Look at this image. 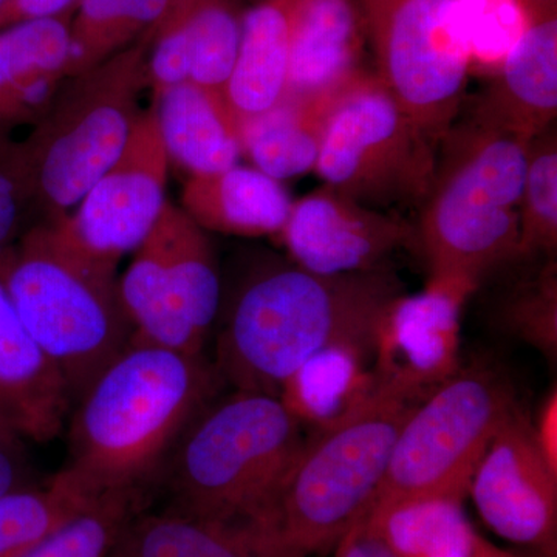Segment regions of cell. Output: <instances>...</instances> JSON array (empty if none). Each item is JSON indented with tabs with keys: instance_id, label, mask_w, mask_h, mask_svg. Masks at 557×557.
<instances>
[{
	"instance_id": "10",
	"label": "cell",
	"mask_w": 557,
	"mask_h": 557,
	"mask_svg": "<svg viewBox=\"0 0 557 557\" xmlns=\"http://www.w3.org/2000/svg\"><path fill=\"white\" fill-rule=\"evenodd\" d=\"M381 83L432 141L465 106L471 58L458 0H355Z\"/></svg>"
},
{
	"instance_id": "27",
	"label": "cell",
	"mask_w": 557,
	"mask_h": 557,
	"mask_svg": "<svg viewBox=\"0 0 557 557\" xmlns=\"http://www.w3.org/2000/svg\"><path fill=\"white\" fill-rule=\"evenodd\" d=\"M153 230L163 245L180 306L201 338L207 339L222 299L218 260L207 231L171 201L164 205Z\"/></svg>"
},
{
	"instance_id": "11",
	"label": "cell",
	"mask_w": 557,
	"mask_h": 557,
	"mask_svg": "<svg viewBox=\"0 0 557 557\" xmlns=\"http://www.w3.org/2000/svg\"><path fill=\"white\" fill-rule=\"evenodd\" d=\"M468 496L497 536L557 553V471L539 448L530 418L518 408L498 428L469 482Z\"/></svg>"
},
{
	"instance_id": "18",
	"label": "cell",
	"mask_w": 557,
	"mask_h": 557,
	"mask_svg": "<svg viewBox=\"0 0 557 557\" xmlns=\"http://www.w3.org/2000/svg\"><path fill=\"white\" fill-rule=\"evenodd\" d=\"M73 14L0 30V148L17 141L49 108L70 62Z\"/></svg>"
},
{
	"instance_id": "1",
	"label": "cell",
	"mask_w": 557,
	"mask_h": 557,
	"mask_svg": "<svg viewBox=\"0 0 557 557\" xmlns=\"http://www.w3.org/2000/svg\"><path fill=\"white\" fill-rule=\"evenodd\" d=\"M403 293L392 270L329 276L270 260L234 292L214 368L234 391L278 397L289 376L325 348L355 346L373 355L381 318Z\"/></svg>"
},
{
	"instance_id": "17",
	"label": "cell",
	"mask_w": 557,
	"mask_h": 557,
	"mask_svg": "<svg viewBox=\"0 0 557 557\" xmlns=\"http://www.w3.org/2000/svg\"><path fill=\"white\" fill-rule=\"evenodd\" d=\"M364 40L355 0H293L285 98L336 97L362 72Z\"/></svg>"
},
{
	"instance_id": "25",
	"label": "cell",
	"mask_w": 557,
	"mask_h": 557,
	"mask_svg": "<svg viewBox=\"0 0 557 557\" xmlns=\"http://www.w3.org/2000/svg\"><path fill=\"white\" fill-rule=\"evenodd\" d=\"M370 358V351L355 346L325 348L289 376L278 398L304 426H325L375 388L379 375L369 369Z\"/></svg>"
},
{
	"instance_id": "19",
	"label": "cell",
	"mask_w": 557,
	"mask_h": 557,
	"mask_svg": "<svg viewBox=\"0 0 557 557\" xmlns=\"http://www.w3.org/2000/svg\"><path fill=\"white\" fill-rule=\"evenodd\" d=\"M278 180L252 166L194 175L183 186L182 209L201 230L240 237H278L293 207Z\"/></svg>"
},
{
	"instance_id": "42",
	"label": "cell",
	"mask_w": 557,
	"mask_h": 557,
	"mask_svg": "<svg viewBox=\"0 0 557 557\" xmlns=\"http://www.w3.org/2000/svg\"><path fill=\"white\" fill-rule=\"evenodd\" d=\"M527 3V7H536V5H552V3H556V0H523Z\"/></svg>"
},
{
	"instance_id": "35",
	"label": "cell",
	"mask_w": 557,
	"mask_h": 557,
	"mask_svg": "<svg viewBox=\"0 0 557 557\" xmlns=\"http://www.w3.org/2000/svg\"><path fill=\"white\" fill-rule=\"evenodd\" d=\"M33 208L35 201L20 143L3 146L0 148V252L28 228L25 220Z\"/></svg>"
},
{
	"instance_id": "40",
	"label": "cell",
	"mask_w": 557,
	"mask_h": 557,
	"mask_svg": "<svg viewBox=\"0 0 557 557\" xmlns=\"http://www.w3.org/2000/svg\"><path fill=\"white\" fill-rule=\"evenodd\" d=\"M172 0H123L131 42L148 33L163 16Z\"/></svg>"
},
{
	"instance_id": "16",
	"label": "cell",
	"mask_w": 557,
	"mask_h": 557,
	"mask_svg": "<svg viewBox=\"0 0 557 557\" xmlns=\"http://www.w3.org/2000/svg\"><path fill=\"white\" fill-rule=\"evenodd\" d=\"M73 409L67 383L25 327L0 284V421L21 438L47 443Z\"/></svg>"
},
{
	"instance_id": "7",
	"label": "cell",
	"mask_w": 557,
	"mask_h": 557,
	"mask_svg": "<svg viewBox=\"0 0 557 557\" xmlns=\"http://www.w3.org/2000/svg\"><path fill=\"white\" fill-rule=\"evenodd\" d=\"M149 87L148 38L97 67L67 76L20 141L35 201L47 222L69 218L126 146Z\"/></svg>"
},
{
	"instance_id": "36",
	"label": "cell",
	"mask_w": 557,
	"mask_h": 557,
	"mask_svg": "<svg viewBox=\"0 0 557 557\" xmlns=\"http://www.w3.org/2000/svg\"><path fill=\"white\" fill-rule=\"evenodd\" d=\"M36 485L20 435L0 428V497Z\"/></svg>"
},
{
	"instance_id": "6",
	"label": "cell",
	"mask_w": 557,
	"mask_h": 557,
	"mask_svg": "<svg viewBox=\"0 0 557 557\" xmlns=\"http://www.w3.org/2000/svg\"><path fill=\"white\" fill-rule=\"evenodd\" d=\"M306 437L302 421L274 395L234 391L211 399L161 468L172 509L259 534Z\"/></svg>"
},
{
	"instance_id": "32",
	"label": "cell",
	"mask_w": 557,
	"mask_h": 557,
	"mask_svg": "<svg viewBox=\"0 0 557 557\" xmlns=\"http://www.w3.org/2000/svg\"><path fill=\"white\" fill-rule=\"evenodd\" d=\"M138 491H115L98 498L20 557H110L135 516Z\"/></svg>"
},
{
	"instance_id": "41",
	"label": "cell",
	"mask_w": 557,
	"mask_h": 557,
	"mask_svg": "<svg viewBox=\"0 0 557 557\" xmlns=\"http://www.w3.org/2000/svg\"><path fill=\"white\" fill-rule=\"evenodd\" d=\"M475 557H520L518 555H512V553L504 552V549L497 548L496 545L490 544V542L482 539L480 542V547L478 552V556Z\"/></svg>"
},
{
	"instance_id": "44",
	"label": "cell",
	"mask_w": 557,
	"mask_h": 557,
	"mask_svg": "<svg viewBox=\"0 0 557 557\" xmlns=\"http://www.w3.org/2000/svg\"><path fill=\"white\" fill-rule=\"evenodd\" d=\"M0 428H2V429H10V428H7L5 424L2 423V421H0ZM10 431H11V429H10Z\"/></svg>"
},
{
	"instance_id": "14",
	"label": "cell",
	"mask_w": 557,
	"mask_h": 557,
	"mask_svg": "<svg viewBox=\"0 0 557 557\" xmlns=\"http://www.w3.org/2000/svg\"><path fill=\"white\" fill-rule=\"evenodd\" d=\"M475 292L460 278L429 277L423 292L392 300L373 344L376 375L421 394L453 376L461 368V311Z\"/></svg>"
},
{
	"instance_id": "26",
	"label": "cell",
	"mask_w": 557,
	"mask_h": 557,
	"mask_svg": "<svg viewBox=\"0 0 557 557\" xmlns=\"http://www.w3.org/2000/svg\"><path fill=\"white\" fill-rule=\"evenodd\" d=\"M110 557H271L248 528L170 509L132 518Z\"/></svg>"
},
{
	"instance_id": "2",
	"label": "cell",
	"mask_w": 557,
	"mask_h": 557,
	"mask_svg": "<svg viewBox=\"0 0 557 557\" xmlns=\"http://www.w3.org/2000/svg\"><path fill=\"white\" fill-rule=\"evenodd\" d=\"M220 383L203 355L131 339L73 405L65 471L95 497L138 491Z\"/></svg>"
},
{
	"instance_id": "3",
	"label": "cell",
	"mask_w": 557,
	"mask_h": 557,
	"mask_svg": "<svg viewBox=\"0 0 557 557\" xmlns=\"http://www.w3.org/2000/svg\"><path fill=\"white\" fill-rule=\"evenodd\" d=\"M426 395L379 376L355 408L311 429L259 531L271 557L327 552L364 519L386 478L399 429Z\"/></svg>"
},
{
	"instance_id": "33",
	"label": "cell",
	"mask_w": 557,
	"mask_h": 557,
	"mask_svg": "<svg viewBox=\"0 0 557 557\" xmlns=\"http://www.w3.org/2000/svg\"><path fill=\"white\" fill-rule=\"evenodd\" d=\"M471 70L493 76L527 30L531 13L523 0H458Z\"/></svg>"
},
{
	"instance_id": "15",
	"label": "cell",
	"mask_w": 557,
	"mask_h": 557,
	"mask_svg": "<svg viewBox=\"0 0 557 557\" xmlns=\"http://www.w3.org/2000/svg\"><path fill=\"white\" fill-rule=\"evenodd\" d=\"M530 24L467 115L531 141L557 113L556 3L528 7Z\"/></svg>"
},
{
	"instance_id": "5",
	"label": "cell",
	"mask_w": 557,
	"mask_h": 557,
	"mask_svg": "<svg viewBox=\"0 0 557 557\" xmlns=\"http://www.w3.org/2000/svg\"><path fill=\"white\" fill-rule=\"evenodd\" d=\"M528 145L461 113L440 139L417 223L429 277L460 278L479 289L518 258Z\"/></svg>"
},
{
	"instance_id": "4",
	"label": "cell",
	"mask_w": 557,
	"mask_h": 557,
	"mask_svg": "<svg viewBox=\"0 0 557 557\" xmlns=\"http://www.w3.org/2000/svg\"><path fill=\"white\" fill-rule=\"evenodd\" d=\"M116 269L73 234L67 218L28 226L0 252V284L60 369L73 405L132 339Z\"/></svg>"
},
{
	"instance_id": "8",
	"label": "cell",
	"mask_w": 557,
	"mask_h": 557,
	"mask_svg": "<svg viewBox=\"0 0 557 557\" xmlns=\"http://www.w3.org/2000/svg\"><path fill=\"white\" fill-rule=\"evenodd\" d=\"M518 408L515 387L497 366L458 369L410 410L369 512L410 498L467 497L480 458Z\"/></svg>"
},
{
	"instance_id": "12",
	"label": "cell",
	"mask_w": 557,
	"mask_h": 557,
	"mask_svg": "<svg viewBox=\"0 0 557 557\" xmlns=\"http://www.w3.org/2000/svg\"><path fill=\"white\" fill-rule=\"evenodd\" d=\"M168 159L156 106L141 112L119 159L67 218L90 251L120 262L148 239L166 205Z\"/></svg>"
},
{
	"instance_id": "22",
	"label": "cell",
	"mask_w": 557,
	"mask_h": 557,
	"mask_svg": "<svg viewBox=\"0 0 557 557\" xmlns=\"http://www.w3.org/2000/svg\"><path fill=\"white\" fill-rule=\"evenodd\" d=\"M120 295L131 322L132 341L203 355L207 339L201 338L180 306L156 230L150 231L121 276Z\"/></svg>"
},
{
	"instance_id": "21",
	"label": "cell",
	"mask_w": 557,
	"mask_h": 557,
	"mask_svg": "<svg viewBox=\"0 0 557 557\" xmlns=\"http://www.w3.org/2000/svg\"><path fill=\"white\" fill-rule=\"evenodd\" d=\"M293 0H259L244 11L239 51L225 87L236 119L273 109L287 95Z\"/></svg>"
},
{
	"instance_id": "9",
	"label": "cell",
	"mask_w": 557,
	"mask_h": 557,
	"mask_svg": "<svg viewBox=\"0 0 557 557\" xmlns=\"http://www.w3.org/2000/svg\"><path fill=\"white\" fill-rule=\"evenodd\" d=\"M437 146L379 76L362 70L330 110L314 172L364 207L420 209L434 182Z\"/></svg>"
},
{
	"instance_id": "24",
	"label": "cell",
	"mask_w": 557,
	"mask_h": 557,
	"mask_svg": "<svg viewBox=\"0 0 557 557\" xmlns=\"http://www.w3.org/2000/svg\"><path fill=\"white\" fill-rule=\"evenodd\" d=\"M395 557H475L480 537L469 522L463 498H410L364 516Z\"/></svg>"
},
{
	"instance_id": "39",
	"label": "cell",
	"mask_w": 557,
	"mask_h": 557,
	"mask_svg": "<svg viewBox=\"0 0 557 557\" xmlns=\"http://www.w3.org/2000/svg\"><path fill=\"white\" fill-rule=\"evenodd\" d=\"M533 424L539 448L547 458L549 467L557 471V392L553 388L547 398L542 401Z\"/></svg>"
},
{
	"instance_id": "20",
	"label": "cell",
	"mask_w": 557,
	"mask_h": 557,
	"mask_svg": "<svg viewBox=\"0 0 557 557\" xmlns=\"http://www.w3.org/2000/svg\"><path fill=\"white\" fill-rule=\"evenodd\" d=\"M153 106L168 159L189 177L239 164V120L223 95L188 81L153 95Z\"/></svg>"
},
{
	"instance_id": "13",
	"label": "cell",
	"mask_w": 557,
	"mask_h": 557,
	"mask_svg": "<svg viewBox=\"0 0 557 557\" xmlns=\"http://www.w3.org/2000/svg\"><path fill=\"white\" fill-rule=\"evenodd\" d=\"M278 239L296 265L329 276L391 270L397 252L418 251L417 225L325 185L293 201Z\"/></svg>"
},
{
	"instance_id": "23",
	"label": "cell",
	"mask_w": 557,
	"mask_h": 557,
	"mask_svg": "<svg viewBox=\"0 0 557 557\" xmlns=\"http://www.w3.org/2000/svg\"><path fill=\"white\" fill-rule=\"evenodd\" d=\"M338 95L322 100L284 98L273 109L242 120V157L278 182L314 171L325 121Z\"/></svg>"
},
{
	"instance_id": "37",
	"label": "cell",
	"mask_w": 557,
	"mask_h": 557,
	"mask_svg": "<svg viewBox=\"0 0 557 557\" xmlns=\"http://www.w3.org/2000/svg\"><path fill=\"white\" fill-rule=\"evenodd\" d=\"M78 0H9L0 10V30L10 25L73 14Z\"/></svg>"
},
{
	"instance_id": "29",
	"label": "cell",
	"mask_w": 557,
	"mask_h": 557,
	"mask_svg": "<svg viewBox=\"0 0 557 557\" xmlns=\"http://www.w3.org/2000/svg\"><path fill=\"white\" fill-rule=\"evenodd\" d=\"M98 498L65 469L50 482L0 497V557L24 555Z\"/></svg>"
},
{
	"instance_id": "43",
	"label": "cell",
	"mask_w": 557,
	"mask_h": 557,
	"mask_svg": "<svg viewBox=\"0 0 557 557\" xmlns=\"http://www.w3.org/2000/svg\"><path fill=\"white\" fill-rule=\"evenodd\" d=\"M7 2H9V0H0V10L3 9V5H5Z\"/></svg>"
},
{
	"instance_id": "38",
	"label": "cell",
	"mask_w": 557,
	"mask_h": 557,
	"mask_svg": "<svg viewBox=\"0 0 557 557\" xmlns=\"http://www.w3.org/2000/svg\"><path fill=\"white\" fill-rule=\"evenodd\" d=\"M335 557H395L379 534L359 520L336 542Z\"/></svg>"
},
{
	"instance_id": "28",
	"label": "cell",
	"mask_w": 557,
	"mask_h": 557,
	"mask_svg": "<svg viewBox=\"0 0 557 557\" xmlns=\"http://www.w3.org/2000/svg\"><path fill=\"white\" fill-rule=\"evenodd\" d=\"M518 276L509 277L494 302V322L505 335L536 348L548 361L557 357L556 258L515 260Z\"/></svg>"
},
{
	"instance_id": "31",
	"label": "cell",
	"mask_w": 557,
	"mask_h": 557,
	"mask_svg": "<svg viewBox=\"0 0 557 557\" xmlns=\"http://www.w3.org/2000/svg\"><path fill=\"white\" fill-rule=\"evenodd\" d=\"M519 256L556 258L557 137L555 127L528 145L525 180L519 205Z\"/></svg>"
},
{
	"instance_id": "30",
	"label": "cell",
	"mask_w": 557,
	"mask_h": 557,
	"mask_svg": "<svg viewBox=\"0 0 557 557\" xmlns=\"http://www.w3.org/2000/svg\"><path fill=\"white\" fill-rule=\"evenodd\" d=\"M244 11L237 0H190L188 17L189 81L223 95L242 36Z\"/></svg>"
},
{
	"instance_id": "34",
	"label": "cell",
	"mask_w": 557,
	"mask_h": 557,
	"mask_svg": "<svg viewBox=\"0 0 557 557\" xmlns=\"http://www.w3.org/2000/svg\"><path fill=\"white\" fill-rule=\"evenodd\" d=\"M131 44L123 0H78L70 22L67 76L97 67Z\"/></svg>"
}]
</instances>
